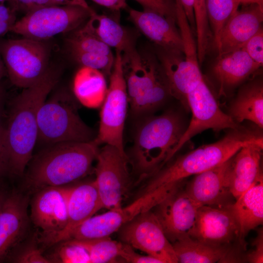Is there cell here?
Listing matches in <instances>:
<instances>
[{"label": "cell", "mask_w": 263, "mask_h": 263, "mask_svg": "<svg viewBox=\"0 0 263 263\" xmlns=\"http://www.w3.org/2000/svg\"><path fill=\"white\" fill-rule=\"evenodd\" d=\"M58 78V73L49 69L39 81L23 89L14 101L4 131L10 173L14 175H24L33 156L38 138V110Z\"/></svg>", "instance_id": "6da1fadb"}, {"label": "cell", "mask_w": 263, "mask_h": 263, "mask_svg": "<svg viewBox=\"0 0 263 263\" xmlns=\"http://www.w3.org/2000/svg\"><path fill=\"white\" fill-rule=\"evenodd\" d=\"M98 146L94 140L49 145L29 162L24 174V188L34 193L46 187L65 186L84 177L96 160Z\"/></svg>", "instance_id": "7a4b0ae2"}, {"label": "cell", "mask_w": 263, "mask_h": 263, "mask_svg": "<svg viewBox=\"0 0 263 263\" xmlns=\"http://www.w3.org/2000/svg\"><path fill=\"white\" fill-rule=\"evenodd\" d=\"M186 129L179 113L171 110L140 123L127 155L139 181L151 177L173 157Z\"/></svg>", "instance_id": "3957f363"}, {"label": "cell", "mask_w": 263, "mask_h": 263, "mask_svg": "<svg viewBox=\"0 0 263 263\" xmlns=\"http://www.w3.org/2000/svg\"><path fill=\"white\" fill-rule=\"evenodd\" d=\"M250 144L263 146V136L242 126L230 129L219 141L202 145L160 169L151 176L141 194L210 169L226 161L242 147Z\"/></svg>", "instance_id": "277c9868"}, {"label": "cell", "mask_w": 263, "mask_h": 263, "mask_svg": "<svg viewBox=\"0 0 263 263\" xmlns=\"http://www.w3.org/2000/svg\"><path fill=\"white\" fill-rule=\"evenodd\" d=\"M122 57L132 113L142 116L162 106L170 94L161 66L154 57L136 49Z\"/></svg>", "instance_id": "5b68a950"}, {"label": "cell", "mask_w": 263, "mask_h": 263, "mask_svg": "<svg viewBox=\"0 0 263 263\" xmlns=\"http://www.w3.org/2000/svg\"><path fill=\"white\" fill-rule=\"evenodd\" d=\"M38 140L49 145L64 142H90L95 137L81 119L74 101L56 94L42 103L38 114Z\"/></svg>", "instance_id": "8992f818"}, {"label": "cell", "mask_w": 263, "mask_h": 263, "mask_svg": "<svg viewBox=\"0 0 263 263\" xmlns=\"http://www.w3.org/2000/svg\"><path fill=\"white\" fill-rule=\"evenodd\" d=\"M182 183L183 182L179 181L160 186L151 191L141 194L126 207L121 206L109 209L103 214L94 215L74 229L67 240L109 237L137 215L152 210L168 196L180 188Z\"/></svg>", "instance_id": "52a82bcc"}, {"label": "cell", "mask_w": 263, "mask_h": 263, "mask_svg": "<svg viewBox=\"0 0 263 263\" xmlns=\"http://www.w3.org/2000/svg\"><path fill=\"white\" fill-rule=\"evenodd\" d=\"M94 12L91 8L75 5L40 7L26 13L9 31L41 41L77 28Z\"/></svg>", "instance_id": "ba28073f"}, {"label": "cell", "mask_w": 263, "mask_h": 263, "mask_svg": "<svg viewBox=\"0 0 263 263\" xmlns=\"http://www.w3.org/2000/svg\"><path fill=\"white\" fill-rule=\"evenodd\" d=\"M128 105L122 54L116 51L109 85L101 105L98 132L94 139L97 145H109L126 153L123 131Z\"/></svg>", "instance_id": "9c48e42d"}, {"label": "cell", "mask_w": 263, "mask_h": 263, "mask_svg": "<svg viewBox=\"0 0 263 263\" xmlns=\"http://www.w3.org/2000/svg\"><path fill=\"white\" fill-rule=\"evenodd\" d=\"M1 51L10 80L19 88L34 85L49 69L48 49L40 40L9 39L3 43Z\"/></svg>", "instance_id": "30bf717a"}, {"label": "cell", "mask_w": 263, "mask_h": 263, "mask_svg": "<svg viewBox=\"0 0 263 263\" xmlns=\"http://www.w3.org/2000/svg\"><path fill=\"white\" fill-rule=\"evenodd\" d=\"M96 160L94 181L102 208L121 207L131 184L126 153L105 145L99 150Z\"/></svg>", "instance_id": "8fae6325"}, {"label": "cell", "mask_w": 263, "mask_h": 263, "mask_svg": "<svg viewBox=\"0 0 263 263\" xmlns=\"http://www.w3.org/2000/svg\"><path fill=\"white\" fill-rule=\"evenodd\" d=\"M187 102L192 117L173 152V156L193 137L208 129L219 132L241 127L223 112L203 78L188 94Z\"/></svg>", "instance_id": "7c38bea8"}, {"label": "cell", "mask_w": 263, "mask_h": 263, "mask_svg": "<svg viewBox=\"0 0 263 263\" xmlns=\"http://www.w3.org/2000/svg\"><path fill=\"white\" fill-rule=\"evenodd\" d=\"M122 243L144 252L161 263H177L173 246L151 210L142 212L118 231Z\"/></svg>", "instance_id": "4fadbf2b"}, {"label": "cell", "mask_w": 263, "mask_h": 263, "mask_svg": "<svg viewBox=\"0 0 263 263\" xmlns=\"http://www.w3.org/2000/svg\"><path fill=\"white\" fill-rule=\"evenodd\" d=\"M180 188L154 207V213L171 244L191 236L200 207Z\"/></svg>", "instance_id": "5bb4252c"}, {"label": "cell", "mask_w": 263, "mask_h": 263, "mask_svg": "<svg viewBox=\"0 0 263 263\" xmlns=\"http://www.w3.org/2000/svg\"><path fill=\"white\" fill-rule=\"evenodd\" d=\"M68 187H48L35 192L31 202L30 219L42 230L41 237L56 234L67 222Z\"/></svg>", "instance_id": "9a60e30c"}, {"label": "cell", "mask_w": 263, "mask_h": 263, "mask_svg": "<svg viewBox=\"0 0 263 263\" xmlns=\"http://www.w3.org/2000/svg\"><path fill=\"white\" fill-rule=\"evenodd\" d=\"M101 208L102 206L94 180L68 187L65 227L56 234L38 238V242L49 246L66 241L74 229Z\"/></svg>", "instance_id": "2e32d148"}, {"label": "cell", "mask_w": 263, "mask_h": 263, "mask_svg": "<svg viewBox=\"0 0 263 263\" xmlns=\"http://www.w3.org/2000/svg\"><path fill=\"white\" fill-rule=\"evenodd\" d=\"M230 206L200 207L190 237L216 246H229L234 240H238L239 227Z\"/></svg>", "instance_id": "e0dca14e"}, {"label": "cell", "mask_w": 263, "mask_h": 263, "mask_svg": "<svg viewBox=\"0 0 263 263\" xmlns=\"http://www.w3.org/2000/svg\"><path fill=\"white\" fill-rule=\"evenodd\" d=\"M28 194L13 191L0 211V262L25 238L29 228Z\"/></svg>", "instance_id": "ac0fdd59"}, {"label": "cell", "mask_w": 263, "mask_h": 263, "mask_svg": "<svg viewBox=\"0 0 263 263\" xmlns=\"http://www.w3.org/2000/svg\"><path fill=\"white\" fill-rule=\"evenodd\" d=\"M129 14V19L139 31L162 50L183 53L182 37L175 23L176 19L148 9H130Z\"/></svg>", "instance_id": "d6986e66"}, {"label": "cell", "mask_w": 263, "mask_h": 263, "mask_svg": "<svg viewBox=\"0 0 263 263\" xmlns=\"http://www.w3.org/2000/svg\"><path fill=\"white\" fill-rule=\"evenodd\" d=\"M249 5L237 10L224 26L215 45L218 56L242 48L262 28L263 7Z\"/></svg>", "instance_id": "ffe728a7"}, {"label": "cell", "mask_w": 263, "mask_h": 263, "mask_svg": "<svg viewBox=\"0 0 263 263\" xmlns=\"http://www.w3.org/2000/svg\"><path fill=\"white\" fill-rule=\"evenodd\" d=\"M160 61L170 95L188 111L187 95L204 78L200 64L186 61L183 53L163 50L160 54Z\"/></svg>", "instance_id": "44dd1931"}, {"label": "cell", "mask_w": 263, "mask_h": 263, "mask_svg": "<svg viewBox=\"0 0 263 263\" xmlns=\"http://www.w3.org/2000/svg\"><path fill=\"white\" fill-rule=\"evenodd\" d=\"M230 162V158L219 165L194 175L185 189L186 193L200 207L224 206L226 197L231 195L227 180Z\"/></svg>", "instance_id": "7402d4cb"}, {"label": "cell", "mask_w": 263, "mask_h": 263, "mask_svg": "<svg viewBox=\"0 0 263 263\" xmlns=\"http://www.w3.org/2000/svg\"><path fill=\"white\" fill-rule=\"evenodd\" d=\"M69 51L81 66L97 69L110 76L114 62L111 48L84 26L75 31L68 39Z\"/></svg>", "instance_id": "603a6c76"}, {"label": "cell", "mask_w": 263, "mask_h": 263, "mask_svg": "<svg viewBox=\"0 0 263 263\" xmlns=\"http://www.w3.org/2000/svg\"><path fill=\"white\" fill-rule=\"evenodd\" d=\"M263 146L246 145L230 158L228 184L231 194L237 199L263 175L261 161Z\"/></svg>", "instance_id": "cb8c5ba5"}, {"label": "cell", "mask_w": 263, "mask_h": 263, "mask_svg": "<svg viewBox=\"0 0 263 263\" xmlns=\"http://www.w3.org/2000/svg\"><path fill=\"white\" fill-rule=\"evenodd\" d=\"M260 67L242 48L218 56L213 74L218 83L220 94H226Z\"/></svg>", "instance_id": "d4e9b609"}, {"label": "cell", "mask_w": 263, "mask_h": 263, "mask_svg": "<svg viewBox=\"0 0 263 263\" xmlns=\"http://www.w3.org/2000/svg\"><path fill=\"white\" fill-rule=\"evenodd\" d=\"M230 206L239 227L238 242L244 246L248 233L263 224V175Z\"/></svg>", "instance_id": "484cf974"}, {"label": "cell", "mask_w": 263, "mask_h": 263, "mask_svg": "<svg viewBox=\"0 0 263 263\" xmlns=\"http://www.w3.org/2000/svg\"><path fill=\"white\" fill-rule=\"evenodd\" d=\"M178 263H213L237 261V254L230 246L210 245L190 236L172 243Z\"/></svg>", "instance_id": "4316f807"}, {"label": "cell", "mask_w": 263, "mask_h": 263, "mask_svg": "<svg viewBox=\"0 0 263 263\" xmlns=\"http://www.w3.org/2000/svg\"><path fill=\"white\" fill-rule=\"evenodd\" d=\"M83 26L107 46L115 48L122 55L135 49L133 39L128 31L107 15L94 12Z\"/></svg>", "instance_id": "83f0119b"}, {"label": "cell", "mask_w": 263, "mask_h": 263, "mask_svg": "<svg viewBox=\"0 0 263 263\" xmlns=\"http://www.w3.org/2000/svg\"><path fill=\"white\" fill-rule=\"evenodd\" d=\"M108 87L104 74L100 71L81 66L76 72L73 81V90L78 101L88 108L101 106Z\"/></svg>", "instance_id": "f1b7e54d"}, {"label": "cell", "mask_w": 263, "mask_h": 263, "mask_svg": "<svg viewBox=\"0 0 263 263\" xmlns=\"http://www.w3.org/2000/svg\"><path fill=\"white\" fill-rule=\"evenodd\" d=\"M228 114L237 123L249 120L263 127V87L254 81L243 87L230 105Z\"/></svg>", "instance_id": "f546056e"}, {"label": "cell", "mask_w": 263, "mask_h": 263, "mask_svg": "<svg viewBox=\"0 0 263 263\" xmlns=\"http://www.w3.org/2000/svg\"><path fill=\"white\" fill-rule=\"evenodd\" d=\"M68 241L85 249L89 255L90 263H115L120 258L122 243L113 240L110 236Z\"/></svg>", "instance_id": "4dcf8cb0"}, {"label": "cell", "mask_w": 263, "mask_h": 263, "mask_svg": "<svg viewBox=\"0 0 263 263\" xmlns=\"http://www.w3.org/2000/svg\"><path fill=\"white\" fill-rule=\"evenodd\" d=\"M209 25L216 45L221 32L230 17L238 9L239 0H205Z\"/></svg>", "instance_id": "1f68e13d"}, {"label": "cell", "mask_w": 263, "mask_h": 263, "mask_svg": "<svg viewBox=\"0 0 263 263\" xmlns=\"http://www.w3.org/2000/svg\"><path fill=\"white\" fill-rule=\"evenodd\" d=\"M53 263H90L89 255L81 246L70 241L63 242L55 253Z\"/></svg>", "instance_id": "d6a6232c"}, {"label": "cell", "mask_w": 263, "mask_h": 263, "mask_svg": "<svg viewBox=\"0 0 263 263\" xmlns=\"http://www.w3.org/2000/svg\"><path fill=\"white\" fill-rule=\"evenodd\" d=\"M38 239H33L14 253L11 261L18 263H51L50 258L45 257L37 243Z\"/></svg>", "instance_id": "836d02e7"}, {"label": "cell", "mask_w": 263, "mask_h": 263, "mask_svg": "<svg viewBox=\"0 0 263 263\" xmlns=\"http://www.w3.org/2000/svg\"><path fill=\"white\" fill-rule=\"evenodd\" d=\"M261 67L263 64V30L262 27L242 48Z\"/></svg>", "instance_id": "e575fe53"}, {"label": "cell", "mask_w": 263, "mask_h": 263, "mask_svg": "<svg viewBox=\"0 0 263 263\" xmlns=\"http://www.w3.org/2000/svg\"><path fill=\"white\" fill-rule=\"evenodd\" d=\"M144 9L154 11L165 16L176 19L175 3L169 0H135Z\"/></svg>", "instance_id": "d590c367"}, {"label": "cell", "mask_w": 263, "mask_h": 263, "mask_svg": "<svg viewBox=\"0 0 263 263\" xmlns=\"http://www.w3.org/2000/svg\"><path fill=\"white\" fill-rule=\"evenodd\" d=\"M120 258L122 261L127 263H161L160 261L152 256L149 255H142L135 252L131 246L124 243L122 244Z\"/></svg>", "instance_id": "8d00e7d4"}, {"label": "cell", "mask_w": 263, "mask_h": 263, "mask_svg": "<svg viewBox=\"0 0 263 263\" xmlns=\"http://www.w3.org/2000/svg\"><path fill=\"white\" fill-rule=\"evenodd\" d=\"M256 237L252 242L253 250L246 255V260L251 263H262L263 262V231L260 228Z\"/></svg>", "instance_id": "74e56055"}, {"label": "cell", "mask_w": 263, "mask_h": 263, "mask_svg": "<svg viewBox=\"0 0 263 263\" xmlns=\"http://www.w3.org/2000/svg\"><path fill=\"white\" fill-rule=\"evenodd\" d=\"M10 173V162L7 150L4 128L0 127V179Z\"/></svg>", "instance_id": "f35d334b"}, {"label": "cell", "mask_w": 263, "mask_h": 263, "mask_svg": "<svg viewBox=\"0 0 263 263\" xmlns=\"http://www.w3.org/2000/svg\"><path fill=\"white\" fill-rule=\"evenodd\" d=\"M95 3L111 10L119 11L127 7L126 0H91Z\"/></svg>", "instance_id": "ab89813d"}, {"label": "cell", "mask_w": 263, "mask_h": 263, "mask_svg": "<svg viewBox=\"0 0 263 263\" xmlns=\"http://www.w3.org/2000/svg\"><path fill=\"white\" fill-rule=\"evenodd\" d=\"M12 7L16 10H23L26 13L39 8L35 4L34 0H14Z\"/></svg>", "instance_id": "60d3db41"}, {"label": "cell", "mask_w": 263, "mask_h": 263, "mask_svg": "<svg viewBox=\"0 0 263 263\" xmlns=\"http://www.w3.org/2000/svg\"><path fill=\"white\" fill-rule=\"evenodd\" d=\"M14 8L7 7L0 4V21L14 19L16 20L15 12Z\"/></svg>", "instance_id": "b9f144b4"}, {"label": "cell", "mask_w": 263, "mask_h": 263, "mask_svg": "<svg viewBox=\"0 0 263 263\" xmlns=\"http://www.w3.org/2000/svg\"><path fill=\"white\" fill-rule=\"evenodd\" d=\"M59 5H75L90 8L86 0H54Z\"/></svg>", "instance_id": "7bdbcfd3"}, {"label": "cell", "mask_w": 263, "mask_h": 263, "mask_svg": "<svg viewBox=\"0 0 263 263\" xmlns=\"http://www.w3.org/2000/svg\"><path fill=\"white\" fill-rule=\"evenodd\" d=\"M16 22V20L11 19L0 21V36L10 31L12 26Z\"/></svg>", "instance_id": "ee69618b"}, {"label": "cell", "mask_w": 263, "mask_h": 263, "mask_svg": "<svg viewBox=\"0 0 263 263\" xmlns=\"http://www.w3.org/2000/svg\"><path fill=\"white\" fill-rule=\"evenodd\" d=\"M34 2L38 7L59 5L54 0H34Z\"/></svg>", "instance_id": "f6af8a7d"}, {"label": "cell", "mask_w": 263, "mask_h": 263, "mask_svg": "<svg viewBox=\"0 0 263 263\" xmlns=\"http://www.w3.org/2000/svg\"><path fill=\"white\" fill-rule=\"evenodd\" d=\"M240 4H257L263 7V0H239Z\"/></svg>", "instance_id": "bcb514c9"}, {"label": "cell", "mask_w": 263, "mask_h": 263, "mask_svg": "<svg viewBox=\"0 0 263 263\" xmlns=\"http://www.w3.org/2000/svg\"><path fill=\"white\" fill-rule=\"evenodd\" d=\"M8 195L5 191L0 189V211Z\"/></svg>", "instance_id": "7dc6e473"}, {"label": "cell", "mask_w": 263, "mask_h": 263, "mask_svg": "<svg viewBox=\"0 0 263 263\" xmlns=\"http://www.w3.org/2000/svg\"><path fill=\"white\" fill-rule=\"evenodd\" d=\"M3 94L1 89H0V127L1 126L0 125V121L2 116V111H3Z\"/></svg>", "instance_id": "c3c4849f"}, {"label": "cell", "mask_w": 263, "mask_h": 263, "mask_svg": "<svg viewBox=\"0 0 263 263\" xmlns=\"http://www.w3.org/2000/svg\"><path fill=\"white\" fill-rule=\"evenodd\" d=\"M5 1H10L13 5L14 0H0V4H2Z\"/></svg>", "instance_id": "681fc988"}, {"label": "cell", "mask_w": 263, "mask_h": 263, "mask_svg": "<svg viewBox=\"0 0 263 263\" xmlns=\"http://www.w3.org/2000/svg\"><path fill=\"white\" fill-rule=\"evenodd\" d=\"M2 73H3L2 68L1 65L0 63V79H1L2 77Z\"/></svg>", "instance_id": "f907efd6"}, {"label": "cell", "mask_w": 263, "mask_h": 263, "mask_svg": "<svg viewBox=\"0 0 263 263\" xmlns=\"http://www.w3.org/2000/svg\"><path fill=\"white\" fill-rule=\"evenodd\" d=\"M170 0V1H171V0Z\"/></svg>", "instance_id": "816d5d0a"}]
</instances>
